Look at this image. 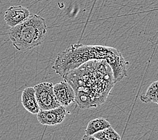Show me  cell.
Listing matches in <instances>:
<instances>
[{
  "label": "cell",
  "instance_id": "cell-3",
  "mask_svg": "<svg viewBox=\"0 0 158 140\" xmlns=\"http://www.w3.org/2000/svg\"><path fill=\"white\" fill-rule=\"evenodd\" d=\"M47 30L45 20L33 14L22 23L10 28L8 35L14 48L19 51H26L42 44L46 37Z\"/></svg>",
  "mask_w": 158,
  "mask_h": 140
},
{
  "label": "cell",
  "instance_id": "cell-7",
  "mask_svg": "<svg viewBox=\"0 0 158 140\" xmlns=\"http://www.w3.org/2000/svg\"><path fill=\"white\" fill-rule=\"evenodd\" d=\"M31 16L30 11L23 6H12L7 9L4 14V20L10 28L22 23Z\"/></svg>",
  "mask_w": 158,
  "mask_h": 140
},
{
  "label": "cell",
  "instance_id": "cell-11",
  "mask_svg": "<svg viewBox=\"0 0 158 140\" xmlns=\"http://www.w3.org/2000/svg\"><path fill=\"white\" fill-rule=\"evenodd\" d=\"M93 136L99 140H122L120 135L112 127L96 133Z\"/></svg>",
  "mask_w": 158,
  "mask_h": 140
},
{
  "label": "cell",
  "instance_id": "cell-13",
  "mask_svg": "<svg viewBox=\"0 0 158 140\" xmlns=\"http://www.w3.org/2000/svg\"><path fill=\"white\" fill-rule=\"evenodd\" d=\"M157 105H158V102H157Z\"/></svg>",
  "mask_w": 158,
  "mask_h": 140
},
{
  "label": "cell",
  "instance_id": "cell-10",
  "mask_svg": "<svg viewBox=\"0 0 158 140\" xmlns=\"http://www.w3.org/2000/svg\"><path fill=\"white\" fill-rule=\"evenodd\" d=\"M140 99L144 103H157L158 102V80L150 84L144 94L141 95Z\"/></svg>",
  "mask_w": 158,
  "mask_h": 140
},
{
  "label": "cell",
  "instance_id": "cell-8",
  "mask_svg": "<svg viewBox=\"0 0 158 140\" xmlns=\"http://www.w3.org/2000/svg\"><path fill=\"white\" fill-rule=\"evenodd\" d=\"M21 102L24 109L31 114H37L40 110L34 87H27L24 90L21 96Z\"/></svg>",
  "mask_w": 158,
  "mask_h": 140
},
{
  "label": "cell",
  "instance_id": "cell-1",
  "mask_svg": "<svg viewBox=\"0 0 158 140\" xmlns=\"http://www.w3.org/2000/svg\"><path fill=\"white\" fill-rule=\"evenodd\" d=\"M75 93L81 109L97 108L106 102L115 84L112 71L105 60H90L64 78Z\"/></svg>",
  "mask_w": 158,
  "mask_h": 140
},
{
  "label": "cell",
  "instance_id": "cell-5",
  "mask_svg": "<svg viewBox=\"0 0 158 140\" xmlns=\"http://www.w3.org/2000/svg\"><path fill=\"white\" fill-rule=\"evenodd\" d=\"M66 116V110L63 106L49 110H40L37 114L38 121L45 125H56L62 123Z\"/></svg>",
  "mask_w": 158,
  "mask_h": 140
},
{
  "label": "cell",
  "instance_id": "cell-4",
  "mask_svg": "<svg viewBox=\"0 0 158 140\" xmlns=\"http://www.w3.org/2000/svg\"><path fill=\"white\" fill-rule=\"evenodd\" d=\"M34 88L40 110H49L61 106L56 98L53 92V84L52 82H41L36 84Z\"/></svg>",
  "mask_w": 158,
  "mask_h": 140
},
{
  "label": "cell",
  "instance_id": "cell-6",
  "mask_svg": "<svg viewBox=\"0 0 158 140\" xmlns=\"http://www.w3.org/2000/svg\"><path fill=\"white\" fill-rule=\"evenodd\" d=\"M53 92L61 106H67L75 102V93L72 86L65 80L53 85Z\"/></svg>",
  "mask_w": 158,
  "mask_h": 140
},
{
  "label": "cell",
  "instance_id": "cell-12",
  "mask_svg": "<svg viewBox=\"0 0 158 140\" xmlns=\"http://www.w3.org/2000/svg\"><path fill=\"white\" fill-rule=\"evenodd\" d=\"M81 140H99V139L94 138L93 135H85L83 137H82V138L81 139Z\"/></svg>",
  "mask_w": 158,
  "mask_h": 140
},
{
  "label": "cell",
  "instance_id": "cell-2",
  "mask_svg": "<svg viewBox=\"0 0 158 140\" xmlns=\"http://www.w3.org/2000/svg\"><path fill=\"white\" fill-rule=\"evenodd\" d=\"M103 59L112 71L115 82L127 76V65L120 51L110 46L74 44L59 53L52 69L64 78L70 71L90 60Z\"/></svg>",
  "mask_w": 158,
  "mask_h": 140
},
{
  "label": "cell",
  "instance_id": "cell-9",
  "mask_svg": "<svg viewBox=\"0 0 158 140\" xmlns=\"http://www.w3.org/2000/svg\"><path fill=\"white\" fill-rule=\"evenodd\" d=\"M111 127L110 122L104 118H96L90 121L85 129V135H93L100 131Z\"/></svg>",
  "mask_w": 158,
  "mask_h": 140
}]
</instances>
